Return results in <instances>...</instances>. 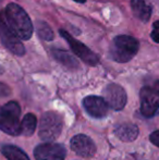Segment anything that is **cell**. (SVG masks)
<instances>
[{
    "instance_id": "6da1fadb",
    "label": "cell",
    "mask_w": 159,
    "mask_h": 160,
    "mask_svg": "<svg viewBox=\"0 0 159 160\" xmlns=\"http://www.w3.org/2000/svg\"><path fill=\"white\" fill-rule=\"evenodd\" d=\"M6 23L20 39L27 40L33 35V23L28 14L17 3H9L4 10Z\"/></svg>"
},
{
    "instance_id": "7a4b0ae2",
    "label": "cell",
    "mask_w": 159,
    "mask_h": 160,
    "mask_svg": "<svg viewBox=\"0 0 159 160\" xmlns=\"http://www.w3.org/2000/svg\"><path fill=\"white\" fill-rule=\"evenodd\" d=\"M140 44L137 39L129 35H119L115 37L110 46V57L119 63H125L133 59L137 53Z\"/></svg>"
},
{
    "instance_id": "3957f363",
    "label": "cell",
    "mask_w": 159,
    "mask_h": 160,
    "mask_svg": "<svg viewBox=\"0 0 159 160\" xmlns=\"http://www.w3.org/2000/svg\"><path fill=\"white\" fill-rule=\"evenodd\" d=\"M20 113L21 109L17 101H9L0 106V130L13 136L21 134Z\"/></svg>"
},
{
    "instance_id": "277c9868",
    "label": "cell",
    "mask_w": 159,
    "mask_h": 160,
    "mask_svg": "<svg viewBox=\"0 0 159 160\" xmlns=\"http://www.w3.org/2000/svg\"><path fill=\"white\" fill-rule=\"evenodd\" d=\"M62 118L53 111H47L42 116L39 124V137L45 142H52L62 132Z\"/></svg>"
},
{
    "instance_id": "5b68a950",
    "label": "cell",
    "mask_w": 159,
    "mask_h": 160,
    "mask_svg": "<svg viewBox=\"0 0 159 160\" xmlns=\"http://www.w3.org/2000/svg\"><path fill=\"white\" fill-rule=\"evenodd\" d=\"M59 33H60V35L68 42L71 50H72L73 52L75 53V56H77L83 62L91 65V67H95V65L98 64L99 59H98L97 56H96L88 47L85 46V45L83 44V42H81L80 40L75 39V38L73 37L72 35H70L67 31L60 30Z\"/></svg>"
},
{
    "instance_id": "8992f818",
    "label": "cell",
    "mask_w": 159,
    "mask_h": 160,
    "mask_svg": "<svg viewBox=\"0 0 159 160\" xmlns=\"http://www.w3.org/2000/svg\"><path fill=\"white\" fill-rule=\"evenodd\" d=\"M0 40L4 45V47L8 48L13 55L23 56L25 53V48L20 38L1 19V17H0Z\"/></svg>"
},
{
    "instance_id": "52a82bcc",
    "label": "cell",
    "mask_w": 159,
    "mask_h": 160,
    "mask_svg": "<svg viewBox=\"0 0 159 160\" xmlns=\"http://www.w3.org/2000/svg\"><path fill=\"white\" fill-rule=\"evenodd\" d=\"M141 112L146 118L155 116L159 108V94L153 87L145 86L141 89Z\"/></svg>"
},
{
    "instance_id": "ba28073f",
    "label": "cell",
    "mask_w": 159,
    "mask_h": 160,
    "mask_svg": "<svg viewBox=\"0 0 159 160\" xmlns=\"http://www.w3.org/2000/svg\"><path fill=\"white\" fill-rule=\"evenodd\" d=\"M34 156L36 160H64L67 150L60 144L47 142L45 144H40L35 148Z\"/></svg>"
},
{
    "instance_id": "9c48e42d",
    "label": "cell",
    "mask_w": 159,
    "mask_h": 160,
    "mask_svg": "<svg viewBox=\"0 0 159 160\" xmlns=\"http://www.w3.org/2000/svg\"><path fill=\"white\" fill-rule=\"evenodd\" d=\"M104 98L107 101L108 106L112 108L113 110H122L124 106L127 105V93H125L124 88L122 86L115 83H111L106 86L104 89Z\"/></svg>"
},
{
    "instance_id": "30bf717a",
    "label": "cell",
    "mask_w": 159,
    "mask_h": 160,
    "mask_svg": "<svg viewBox=\"0 0 159 160\" xmlns=\"http://www.w3.org/2000/svg\"><path fill=\"white\" fill-rule=\"evenodd\" d=\"M71 149L81 157L92 158L96 152V146L88 136L79 134L71 139Z\"/></svg>"
},
{
    "instance_id": "8fae6325",
    "label": "cell",
    "mask_w": 159,
    "mask_h": 160,
    "mask_svg": "<svg viewBox=\"0 0 159 160\" xmlns=\"http://www.w3.org/2000/svg\"><path fill=\"white\" fill-rule=\"evenodd\" d=\"M83 106L87 113L94 118H104L109 107L105 98L98 96H87L83 100Z\"/></svg>"
},
{
    "instance_id": "7c38bea8",
    "label": "cell",
    "mask_w": 159,
    "mask_h": 160,
    "mask_svg": "<svg viewBox=\"0 0 159 160\" xmlns=\"http://www.w3.org/2000/svg\"><path fill=\"white\" fill-rule=\"evenodd\" d=\"M115 134L122 142H133L138 136V128L133 123H122L116 128Z\"/></svg>"
},
{
    "instance_id": "4fadbf2b",
    "label": "cell",
    "mask_w": 159,
    "mask_h": 160,
    "mask_svg": "<svg viewBox=\"0 0 159 160\" xmlns=\"http://www.w3.org/2000/svg\"><path fill=\"white\" fill-rule=\"evenodd\" d=\"M133 14L142 22H148L152 15V7L145 0H131Z\"/></svg>"
},
{
    "instance_id": "5bb4252c",
    "label": "cell",
    "mask_w": 159,
    "mask_h": 160,
    "mask_svg": "<svg viewBox=\"0 0 159 160\" xmlns=\"http://www.w3.org/2000/svg\"><path fill=\"white\" fill-rule=\"evenodd\" d=\"M51 53H52L53 58H55L58 62L63 64L64 67L69 68V69H77V68H79V62H77V60L75 59L72 55H70L68 51H64V50L57 49V48H52L51 49Z\"/></svg>"
},
{
    "instance_id": "9a60e30c",
    "label": "cell",
    "mask_w": 159,
    "mask_h": 160,
    "mask_svg": "<svg viewBox=\"0 0 159 160\" xmlns=\"http://www.w3.org/2000/svg\"><path fill=\"white\" fill-rule=\"evenodd\" d=\"M1 152L8 160H30L27 155L21 149L13 145H4L1 147Z\"/></svg>"
},
{
    "instance_id": "2e32d148",
    "label": "cell",
    "mask_w": 159,
    "mask_h": 160,
    "mask_svg": "<svg viewBox=\"0 0 159 160\" xmlns=\"http://www.w3.org/2000/svg\"><path fill=\"white\" fill-rule=\"evenodd\" d=\"M37 125V119L33 113H27L21 122V134L24 136H32Z\"/></svg>"
},
{
    "instance_id": "e0dca14e",
    "label": "cell",
    "mask_w": 159,
    "mask_h": 160,
    "mask_svg": "<svg viewBox=\"0 0 159 160\" xmlns=\"http://www.w3.org/2000/svg\"><path fill=\"white\" fill-rule=\"evenodd\" d=\"M35 30H36V33L38 34L39 37L42 38L44 40L49 42V40L53 39V32L46 22L37 20L35 22Z\"/></svg>"
},
{
    "instance_id": "ac0fdd59",
    "label": "cell",
    "mask_w": 159,
    "mask_h": 160,
    "mask_svg": "<svg viewBox=\"0 0 159 160\" xmlns=\"http://www.w3.org/2000/svg\"><path fill=\"white\" fill-rule=\"evenodd\" d=\"M149 139H151V142L154 145L159 147V131H155V132L152 133L151 136H149Z\"/></svg>"
},
{
    "instance_id": "d6986e66",
    "label": "cell",
    "mask_w": 159,
    "mask_h": 160,
    "mask_svg": "<svg viewBox=\"0 0 159 160\" xmlns=\"http://www.w3.org/2000/svg\"><path fill=\"white\" fill-rule=\"evenodd\" d=\"M10 95V88L6 84L0 83V97H4Z\"/></svg>"
},
{
    "instance_id": "ffe728a7",
    "label": "cell",
    "mask_w": 159,
    "mask_h": 160,
    "mask_svg": "<svg viewBox=\"0 0 159 160\" xmlns=\"http://www.w3.org/2000/svg\"><path fill=\"white\" fill-rule=\"evenodd\" d=\"M151 37H152V39L154 40L155 42H158L159 44V32L158 31H154V32H152L151 34Z\"/></svg>"
},
{
    "instance_id": "44dd1931",
    "label": "cell",
    "mask_w": 159,
    "mask_h": 160,
    "mask_svg": "<svg viewBox=\"0 0 159 160\" xmlns=\"http://www.w3.org/2000/svg\"><path fill=\"white\" fill-rule=\"evenodd\" d=\"M153 88L155 89V91L159 94V81H157V82H155V84H154V87H153Z\"/></svg>"
},
{
    "instance_id": "7402d4cb",
    "label": "cell",
    "mask_w": 159,
    "mask_h": 160,
    "mask_svg": "<svg viewBox=\"0 0 159 160\" xmlns=\"http://www.w3.org/2000/svg\"><path fill=\"white\" fill-rule=\"evenodd\" d=\"M153 26H154V28H155L156 31H158V30H159V21H156V22H154Z\"/></svg>"
},
{
    "instance_id": "603a6c76",
    "label": "cell",
    "mask_w": 159,
    "mask_h": 160,
    "mask_svg": "<svg viewBox=\"0 0 159 160\" xmlns=\"http://www.w3.org/2000/svg\"><path fill=\"white\" fill-rule=\"evenodd\" d=\"M75 2H79V3H84V2H86V0H74Z\"/></svg>"
},
{
    "instance_id": "cb8c5ba5",
    "label": "cell",
    "mask_w": 159,
    "mask_h": 160,
    "mask_svg": "<svg viewBox=\"0 0 159 160\" xmlns=\"http://www.w3.org/2000/svg\"><path fill=\"white\" fill-rule=\"evenodd\" d=\"M1 1H2V0H0V3H1Z\"/></svg>"
}]
</instances>
